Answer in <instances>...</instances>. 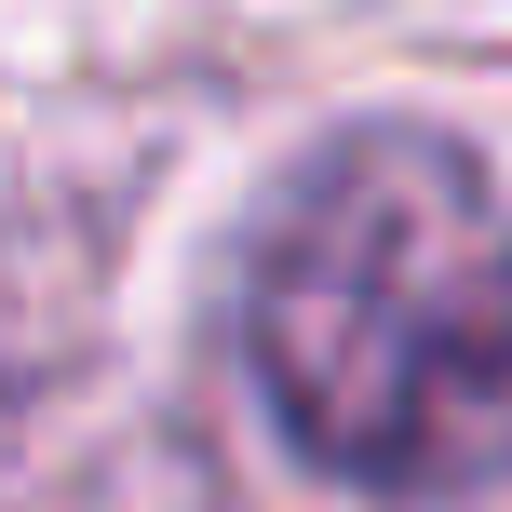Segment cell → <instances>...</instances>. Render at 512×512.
Here are the masks:
<instances>
[{
    "mask_svg": "<svg viewBox=\"0 0 512 512\" xmlns=\"http://www.w3.org/2000/svg\"><path fill=\"white\" fill-rule=\"evenodd\" d=\"M243 364L364 499L512 486V189L432 122L310 149L243 256Z\"/></svg>",
    "mask_w": 512,
    "mask_h": 512,
    "instance_id": "cell-1",
    "label": "cell"
}]
</instances>
